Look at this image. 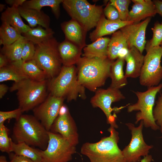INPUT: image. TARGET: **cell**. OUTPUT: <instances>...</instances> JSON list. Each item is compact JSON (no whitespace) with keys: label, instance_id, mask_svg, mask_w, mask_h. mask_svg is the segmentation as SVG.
<instances>
[{"label":"cell","instance_id":"cell-1","mask_svg":"<svg viewBox=\"0 0 162 162\" xmlns=\"http://www.w3.org/2000/svg\"><path fill=\"white\" fill-rule=\"evenodd\" d=\"M113 61L108 58L81 57L76 64L79 83L90 91L95 92L104 86L110 76L111 65Z\"/></svg>","mask_w":162,"mask_h":162},{"label":"cell","instance_id":"cell-2","mask_svg":"<svg viewBox=\"0 0 162 162\" xmlns=\"http://www.w3.org/2000/svg\"><path fill=\"white\" fill-rule=\"evenodd\" d=\"M110 135L95 143L83 144L81 153L87 157L90 162H125L122 151L118 143L119 134L110 126L108 129Z\"/></svg>","mask_w":162,"mask_h":162},{"label":"cell","instance_id":"cell-3","mask_svg":"<svg viewBox=\"0 0 162 162\" xmlns=\"http://www.w3.org/2000/svg\"><path fill=\"white\" fill-rule=\"evenodd\" d=\"M48 131L34 116L22 114L16 120L12 137L16 143L24 142L44 150L49 140Z\"/></svg>","mask_w":162,"mask_h":162},{"label":"cell","instance_id":"cell-4","mask_svg":"<svg viewBox=\"0 0 162 162\" xmlns=\"http://www.w3.org/2000/svg\"><path fill=\"white\" fill-rule=\"evenodd\" d=\"M48 89L51 94L66 98L68 102L76 100L78 97L83 99L86 98L85 88L79 82L74 65H63L58 74L48 80Z\"/></svg>","mask_w":162,"mask_h":162},{"label":"cell","instance_id":"cell-5","mask_svg":"<svg viewBox=\"0 0 162 162\" xmlns=\"http://www.w3.org/2000/svg\"><path fill=\"white\" fill-rule=\"evenodd\" d=\"M48 80L34 81L29 78L14 82L10 88L11 92L16 91L19 107L22 112L33 110L48 96Z\"/></svg>","mask_w":162,"mask_h":162},{"label":"cell","instance_id":"cell-6","mask_svg":"<svg viewBox=\"0 0 162 162\" xmlns=\"http://www.w3.org/2000/svg\"><path fill=\"white\" fill-rule=\"evenodd\" d=\"M64 8L87 31L96 27L103 14L102 5L92 4L86 0H63Z\"/></svg>","mask_w":162,"mask_h":162},{"label":"cell","instance_id":"cell-7","mask_svg":"<svg viewBox=\"0 0 162 162\" xmlns=\"http://www.w3.org/2000/svg\"><path fill=\"white\" fill-rule=\"evenodd\" d=\"M59 44L53 37L35 45V52L33 60L45 72L48 80L57 76L63 66L58 51Z\"/></svg>","mask_w":162,"mask_h":162},{"label":"cell","instance_id":"cell-8","mask_svg":"<svg viewBox=\"0 0 162 162\" xmlns=\"http://www.w3.org/2000/svg\"><path fill=\"white\" fill-rule=\"evenodd\" d=\"M162 88V83H160L158 86L148 88L147 90L144 92H134L138 100L136 103L128 105L127 111L128 112L139 111L136 115V124L142 120L145 127L150 128L154 130L160 129L154 119L153 111L156 95Z\"/></svg>","mask_w":162,"mask_h":162},{"label":"cell","instance_id":"cell-9","mask_svg":"<svg viewBox=\"0 0 162 162\" xmlns=\"http://www.w3.org/2000/svg\"><path fill=\"white\" fill-rule=\"evenodd\" d=\"M139 82L140 85L148 88L158 86L162 79L161 60L162 48L159 46L152 47L147 42Z\"/></svg>","mask_w":162,"mask_h":162},{"label":"cell","instance_id":"cell-10","mask_svg":"<svg viewBox=\"0 0 162 162\" xmlns=\"http://www.w3.org/2000/svg\"><path fill=\"white\" fill-rule=\"evenodd\" d=\"M49 140L46 148L40 150L42 162H68L76 152L75 146L60 134L48 131Z\"/></svg>","mask_w":162,"mask_h":162},{"label":"cell","instance_id":"cell-11","mask_svg":"<svg viewBox=\"0 0 162 162\" xmlns=\"http://www.w3.org/2000/svg\"><path fill=\"white\" fill-rule=\"evenodd\" d=\"M131 131V138L129 144L122 151L125 162H137L140 161L141 156L148 155L149 150L153 146L148 145L143 138L142 130L143 121H141L139 125L136 127L131 123L126 124Z\"/></svg>","mask_w":162,"mask_h":162},{"label":"cell","instance_id":"cell-12","mask_svg":"<svg viewBox=\"0 0 162 162\" xmlns=\"http://www.w3.org/2000/svg\"><path fill=\"white\" fill-rule=\"evenodd\" d=\"M125 97L119 89L110 86L106 89H99L91 98L90 103L94 108H100L106 116L108 124L115 128H118L116 123V117L112 115V104L124 99Z\"/></svg>","mask_w":162,"mask_h":162},{"label":"cell","instance_id":"cell-13","mask_svg":"<svg viewBox=\"0 0 162 162\" xmlns=\"http://www.w3.org/2000/svg\"><path fill=\"white\" fill-rule=\"evenodd\" d=\"M50 130L60 134L75 146L79 143V136L76 124L65 105L61 107Z\"/></svg>","mask_w":162,"mask_h":162},{"label":"cell","instance_id":"cell-14","mask_svg":"<svg viewBox=\"0 0 162 162\" xmlns=\"http://www.w3.org/2000/svg\"><path fill=\"white\" fill-rule=\"evenodd\" d=\"M65 99L49 94L46 99L32 110L34 116L48 131L58 116Z\"/></svg>","mask_w":162,"mask_h":162},{"label":"cell","instance_id":"cell-15","mask_svg":"<svg viewBox=\"0 0 162 162\" xmlns=\"http://www.w3.org/2000/svg\"><path fill=\"white\" fill-rule=\"evenodd\" d=\"M151 18L148 17L141 22L128 25L120 29L127 39L129 49L134 46L142 53L147 43L146 29Z\"/></svg>","mask_w":162,"mask_h":162},{"label":"cell","instance_id":"cell-16","mask_svg":"<svg viewBox=\"0 0 162 162\" xmlns=\"http://www.w3.org/2000/svg\"><path fill=\"white\" fill-rule=\"evenodd\" d=\"M65 39L82 49L86 46L87 31L77 22L72 19L61 24Z\"/></svg>","mask_w":162,"mask_h":162},{"label":"cell","instance_id":"cell-17","mask_svg":"<svg viewBox=\"0 0 162 162\" xmlns=\"http://www.w3.org/2000/svg\"><path fill=\"white\" fill-rule=\"evenodd\" d=\"M133 23L132 21H123L120 19L109 20L105 18L103 14L95 29L90 33L89 37L91 40L94 42L104 36L113 34L123 27Z\"/></svg>","mask_w":162,"mask_h":162},{"label":"cell","instance_id":"cell-18","mask_svg":"<svg viewBox=\"0 0 162 162\" xmlns=\"http://www.w3.org/2000/svg\"><path fill=\"white\" fill-rule=\"evenodd\" d=\"M133 3L129 13L128 21L134 23L154 16L157 14L155 6L151 0H132Z\"/></svg>","mask_w":162,"mask_h":162},{"label":"cell","instance_id":"cell-19","mask_svg":"<svg viewBox=\"0 0 162 162\" xmlns=\"http://www.w3.org/2000/svg\"><path fill=\"white\" fill-rule=\"evenodd\" d=\"M144 56L135 47L129 49L128 53L124 58L126 62L125 75L129 77H139L143 65Z\"/></svg>","mask_w":162,"mask_h":162},{"label":"cell","instance_id":"cell-20","mask_svg":"<svg viewBox=\"0 0 162 162\" xmlns=\"http://www.w3.org/2000/svg\"><path fill=\"white\" fill-rule=\"evenodd\" d=\"M58 49L63 65H74L81 58L82 49L66 39L59 43Z\"/></svg>","mask_w":162,"mask_h":162},{"label":"cell","instance_id":"cell-21","mask_svg":"<svg viewBox=\"0 0 162 162\" xmlns=\"http://www.w3.org/2000/svg\"><path fill=\"white\" fill-rule=\"evenodd\" d=\"M18 9L21 16L28 23L29 26L33 28L39 26L45 28H49L50 18L43 11L19 6Z\"/></svg>","mask_w":162,"mask_h":162},{"label":"cell","instance_id":"cell-22","mask_svg":"<svg viewBox=\"0 0 162 162\" xmlns=\"http://www.w3.org/2000/svg\"><path fill=\"white\" fill-rule=\"evenodd\" d=\"M21 17L18 8L8 7L1 14V20L2 22L8 23L22 34L31 28L24 23Z\"/></svg>","mask_w":162,"mask_h":162},{"label":"cell","instance_id":"cell-23","mask_svg":"<svg viewBox=\"0 0 162 162\" xmlns=\"http://www.w3.org/2000/svg\"><path fill=\"white\" fill-rule=\"evenodd\" d=\"M110 40L109 38L101 37L92 44L86 45L83 48L82 56L103 59L108 58V47Z\"/></svg>","mask_w":162,"mask_h":162},{"label":"cell","instance_id":"cell-24","mask_svg":"<svg viewBox=\"0 0 162 162\" xmlns=\"http://www.w3.org/2000/svg\"><path fill=\"white\" fill-rule=\"evenodd\" d=\"M125 62L124 59L118 58L112 62L109 77L111 80L110 87L120 89L127 84V78L123 71Z\"/></svg>","mask_w":162,"mask_h":162},{"label":"cell","instance_id":"cell-25","mask_svg":"<svg viewBox=\"0 0 162 162\" xmlns=\"http://www.w3.org/2000/svg\"><path fill=\"white\" fill-rule=\"evenodd\" d=\"M26 40L25 37L22 36L13 43L3 46L1 53L6 57L9 64L19 63L22 62V50L24 44Z\"/></svg>","mask_w":162,"mask_h":162},{"label":"cell","instance_id":"cell-26","mask_svg":"<svg viewBox=\"0 0 162 162\" xmlns=\"http://www.w3.org/2000/svg\"><path fill=\"white\" fill-rule=\"evenodd\" d=\"M124 47L129 48L127 40L119 29L112 34L110 38L108 47V58L112 61L117 59L118 52Z\"/></svg>","mask_w":162,"mask_h":162},{"label":"cell","instance_id":"cell-27","mask_svg":"<svg viewBox=\"0 0 162 162\" xmlns=\"http://www.w3.org/2000/svg\"><path fill=\"white\" fill-rule=\"evenodd\" d=\"M54 33V32L50 28L46 29L38 26L35 27L31 28L22 34L27 40L31 41L36 45L53 37Z\"/></svg>","mask_w":162,"mask_h":162},{"label":"cell","instance_id":"cell-28","mask_svg":"<svg viewBox=\"0 0 162 162\" xmlns=\"http://www.w3.org/2000/svg\"><path fill=\"white\" fill-rule=\"evenodd\" d=\"M63 0H26L22 6L24 7L41 10L42 8L49 7L54 16L57 19L60 15V5Z\"/></svg>","mask_w":162,"mask_h":162},{"label":"cell","instance_id":"cell-29","mask_svg":"<svg viewBox=\"0 0 162 162\" xmlns=\"http://www.w3.org/2000/svg\"><path fill=\"white\" fill-rule=\"evenodd\" d=\"M28 78L19 66L9 64L0 68V82L10 80L18 82Z\"/></svg>","mask_w":162,"mask_h":162},{"label":"cell","instance_id":"cell-30","mask_svg":"<svg viewBox=\"0 0 162 162\" xmlns=\"http://www.w3.org/2000/svg\"><path fill=\"white\" fill-rule=\"evenodd\" d=\"M12 151L15 154L28 158L34 162H42L40 150L32 148L24 142H11Z\"/></svg>","mask_w":162,"mask_h":162},{"label":"cell","instance_id":"cell-31","mask_svg":"<svg viewBox=\"0 0 162 162\" xmlns=\"http://www.w3.org/2000/svg\"><path fill=\"white\" fill-rule=\"evenodd\" d=\"M19 66L24 73L32 80L42 82L47 78L45 72L33 60L26 62H22Z\"/></svg>","mask_w":162,"mask_h":162},{"label":"cell","instance_id":"cell-32","mask_svg":"<svg viewBox=\"0 0 162 162\" xmlns=\"http://www.w3.org/2000/svg\"><path fill=\"white\" fill-rule=\"evenodd\" d=\"M16 29L6 22H2L0 27V45L11 44L22 36Z\"/></svg>","mask_w":162,"mask_h":162},{"label":"cell","instance_id":"cell-33","mask_svg":"<svg viewBox=\"0 0 162 162\" xmlns=\"http://www.w3.org/2000/svg\"><path fill=\"white\" fill-rule=\"evenodd\" d=\"M131 1L130 0H110L109 2L117 10L120 20L128 21V7Z\"/></svg>","mask_w":162,"mask_h":162},{"label":"cell","instance_id":"cell-34","mask_svg":"<svg viewBox=\"0 0 162 162\" xmlns=\"http://www.w3.org/2000/svg\"><path fill=\"white\" fill-rule=\"evenodd\" d=\"M8 130L4 124H0V150L9 154L12 152V139L8 136Z\"/></svg>","mask_w":162,"mask_h":162},{"label":"cell","instance_id":"cell-35","mask_svg":"<svg viewBox=\"0 0 162 162\" xmlns=\"http://www.w3.org/2000/svg\"><path fill=\"white\" fill-rule=\"evenodd\" d=\"M151 29L153 32L152 37L147 42L152 47L160 46L162 42V23L155 22Z\"/></svg>","mask_w":162,"mask_h":162},{"label":"cell","instance_id":"cell-36","mask_svg":"<svg viewBox=\"0 0 162 162\" xmlns=\"http://www.w3.org/2000/svg\"><path fill=\"white\" fill-rule=\"evenodd\" d=\"M35 44L32 42L27 40L23 46L22 58L23 62L33 60L35 52Z\"/></svg>","mask_w":162,"mask_h":162},{"label":"cell","instance_id":"cell-37","mask_svg":"<svg viewBox=\"0 0 162 162\" xmlns=\"http://www.w3.org/2000/svg\"><path fill=\"white\" fill-rule=\"evenodd\" d=\"M153 114L156 124L159 126L160 131L162 133V94H160L156 101Z\"/></svg>","mask_w":162,"mask_h":162},{"label":"cell","instance_id":"cell-38","mask_svg":"<svg viewBox=\"0 0 162 162\" xmlns=\"http://www.w3.org/2000/svg\"><path fill=\"white\" fill-rule=\"evenodd\" d=\"M21 109L18 108L14 110L8 111H0V124H4V122L12 118L17 119L22 114Z\"/></svg>","mask_w":162,"mask_h":162},{"label":"cell","instance_id":"cell-39","mask_svg":"<svg viewBox=\"0 0 162 162\" xmlns=\"http://www.w3.org/2000/svg\"><path fill=\"white\" fill-rule=\"evenodd\" d=\"M103 14L108 20L114 21L120 19L117 10L110 2L103 9Z\"/></svg>","mask_w":162,"mask_h":162},{"label":"cell","instance_id":"cell-40","mask_svg":"<svg viewBox=\"0 0 162 162\" xmlns=\"http://www.w3.org/2000/svg\"><path fill=\"white\" fill-rule=\"evenodd\" d=\"M11 162H34L31 159L26 157L17 155L15 153L9 154Z\"/></svg>","mask_w":162,"mask_h":162},{"label":"cell","instance_id":"cell-41","mask_svg":"<svg viewBox=\"0 0 162 162\" xmlns=\"http://www.w3.org/2000/svg\"><path fill=\"white\" fill-rule=\"evenodd\" d=\"M26 0H6V3L9 4L10 7L18 8L22 6Z\"/></svg>","mask_w":162,"mask_h":162},{"label":"cell","instance_id":"cell-42","mask_svg":"<svg viewBox=\"0 0 162 162\" xmlns=\"http://www.w3.org/2000/svg\"><path fill=\"white\" fill-rule=\"evenodd\" d=\"M154 4L156 13L162 16V1L155 0L153 1Z\"/></svg>","mask_w":162,"mask_h":162},{"label":"cell","instance_id":"cell-43","mask_svg":"<svg viewBox=\"0 0 162 162\" xmlns=\"http://www.w3.org/2000/svg\"><path fill=\"white\" fill-rule=\"evenodd\" d=\"M9 64V62L6 57L1 53H0V68L7 66Z\"/></svg>","mask_w":162,"mask_h":162},{"label":"cell","instance_id":"cell-44","mask_svg":"<svg viewBox=\"0 0 162 162\" xmlns=\"http://www.w3.org/2000/svg\"><path fill=\"white\" fill-rule=\"evenodd\" d=\"M129 49L124 47L121 50L118 54V58H123L124 59L128 53Z\"/></svg>","mask_w":162,"mask_h":162},{"label":"cell","instance_id":"cell-45","mask_svg":"<svg viewBox=\"0 0 162 162\" xmlns=\"http://www.w3.org/2000/svg\"><path fill=\"white\" fill-rule=\"evenodd\" d=\"M8 87L6 85L1 84L0 85V98H2L7 92Z\"/></svg>","mask_w":162,"mask_h":162},{"label":"cell","instance_id":"cell-46","mask_svg":"<svg viewBox=\"0 0 162 162\" xmlns=\"http://www.w3.org/2000/svg\"><path fill=\"white\" fill-rule=\"evenodd\" d=\"M152 160V156L150 155H148L144 157L140 162H151Z\"/></svg>","mask_w":162,"mask_h":162},{"label":"cell","instance_id":"cell-47","mask_svg":"<svg viewBox=\"0 0 162 162\" xmlns=\"http://www.w3.org/2000/svg\"><path fill=\"white\" fill-rule=\"evenodd\" d=\"M0 162H11L10 161H7L6 157L4 155H1L0 156Z\"/></svg>","mask_w":162,"mask_h":162},{"label":"cell","instance_id":"cell-48","mask_svg":"<svg viewBox=\"0 0 162 162\" xmlns=\"http://www.w3.org/2000/svg\"><path fill=\"white\" fill-rule=\"evenodd\" d=\"M5 5L2 4H0V11L2 12L5 8Z\"/></svg>","mask_w":162,"mask_h":162},{"label":"cell","instance_id":"cell-49","mask_svg":"<svg viewBox=\"0 0 162 162\" xmlns=\"http://www.w3.org/2000/svg\"><path fill=\"white\" fill-rule=\"evenodd\" d=\"M160 46L162 48V42L160 44Z\"/></svg>","mask_w":162,"mask_h":162},{"label":"cell","instance_id":"cell-50","mask_svg":"<svg viewBox=\"0 0 162 162\" xmlns=\"http://www.w3.org/2000/svg\"></svg>","mask_w":162,"mask_h":162}]
</instances>
